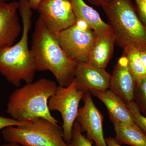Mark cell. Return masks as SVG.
I'll return each mask as SVG.
<instances>
[{"label": "cell", "mask_w": 146, "mask_h": 146, "mask_svg": "<svg viewBox=\"0 0 146 146\" xmlns=\"http://www.w3.org/2000/svg\"><path fill=\"white\" fill-rule=\"evenodd\" d=\"M30 50L36 71H49L60 86L72 83L78 63L65 52L40 16L35 23Z\"/></svg>", "instance_id": "1"}, {"label": "cell", "mask_w": 146, "mask_h": 146, "mask_svg": "<svg viewBox=\"0 0 146 146\" xmlns=\"http://www.w3.org/2000/svg\"><path fill=\"white\" fill-rule=\"evenodd\" d=\"M18 10L23 23V34L20 40L11 46L0 47V73L16 87L22 81L33 82L36 68L28 45L32 25V8L28 0H19Z\"/></svg>", "instance_id": "2"}, {"label": "cell", "mask_w": 146, "mask_h": 146, "mask_svg": "<svg viewBox=\"0 0 146 146\" xmlns=\"http://www.w3.org/2000/svg\"><path fill=\"white\" fill-rule=\"evenodd\" d=\"M57 87L54 81L46 78L27 83L10 95L7 112L11 118L21 121L42 118L58 123L48 107L49 100L55 93Z\"/></svg>", "instance_id": "3"}, {"label": "cell", "mask_w": 146, "mask_h": 146, "mask_svg": "<svg viewBox=\"0 0 146 146\" xmlns=\"http://www.w3.org/2000/svg\"><path fill=\"white\" fill-rule=\"evenodd\" d=\"M102 8L116 44L123 49L133 47L140 51L146 50V27L132 0H112Z\"/></svg>", "instance_id": "4"}, {"label": "cell", "mask_w": 146, "mask_h": 146, "mask_svg": "<svg viewBox=\"0 0 146 146\" xmlns=\"http://www.w3.org/2000/svg\"><path fill=\"white\" fill-rule=\"evenodd\" d=\"M2 133L6 142L22 146H69L63 138L62 127L42 118L6 128Z\"/></svg>", "instance_id": "5"}, {"label": "cell", "mask_w": 146, "mask_h": 146, "mask_svg": "<svg viewBox=\"0 0 146 146\" xmlns=\"http://www.w3.org/2000/svg\"><path fill=\"white\" fill-rule=\"evenodd\" d=\"M84 95V93L78 89L74 79L68 86H57L55 93L49 100L50 110L57 111L61 115L63 138L68 144L72 138L73 127L79 109V106Z\"/></svg>", "instance_id": "6"}, {"label": "cell", "mask_w": 146, "mask_h": 146, "mask_svg": "<svg viewBox=\"0 0 146 146\" xmlns=\"http://www.w3.org/2000/svg\"><path fill=\"white\" fill-rule=\"evenodd\" d=\"M55 36L68 55L80 63L88 61L97 35L84 21L76 19L74 25Z\"/></svg>", "instance_id": "7"}, {"label": "cell", "mask_w": 146, "mask_h": 146, "mask_svg": "<svg viewBox=\"0 0 146 146\" xmlns=\"http://www.w3.org/2000/svg\"><path fill=\"white\" fill-rule=\"evenodd\" d=\"M36 10L55 35L76 22L71 0H42Z\"/></svg>", "instance_id": "8"}, {"label": "cell", "mask_w": 146, "mask_h": 146, "mask_svg": "<svg viewBox=\"0 0 146 146\" xmlns=\"http://www.w3.org/2000/svg\"><path fill=\"white\" fill-rule=\"evenodd\" d=\"M82 100L84 105L79 109L76 121L95 146H108L103 127L104 116L94 104L91 93L84 94Z\"/></svg>", "instance_id": "9"}, {"label": "cell", "mask_w": 146, "mask_h": 146, "mask_svg": "<svg viewBox=\"0 0 146 146\" xmlns=\"http://www.w3.org/2000/svg\"><path fill=\"white\" fill-rule=\"evenodd\" d=\"M111 75L105 69L98 68L89 62L78 63L74 79L78 89L83 93L109 89Z\"/></svg>", "instance_id": "10"}, {"label": "cell", "mask_w": 146, "mask_h": 146, "mask_svg": "<svg viewBox=\"0 0 146 146\" xmlns=\"http://www.w3.org/2000/svg\"><path fill=\"white\" fill-rule=\"evenodd\" d=\"M136 86V80L129 68L127 59L123 55L115 65L109 89L127 104L134 101Z\"/></svg>", "instance_id": "11"}, {"label": "cell", "mask_w": 146, "mask_h": 146, "mask_svg": "<svg viewBox=\"0 0 146 146\" xmlns=\"http://www.w3.org/2000/svg\"><path fill=\"white\" fill-rule=\"evenodd\" d=\"M18 3L0 0V47L11 46L18 38L23 27L18 15Z\"/></svg>", "instance_id": "12"}, {"label": "cell", "mask_w": 146, "mask_h": 146, "mask_svg": "<svg viewBox=\"0 0 146 146\" xmlns=\"http://www.w3.org/2000/svg\"><path fill=\"white\" fill-rule=\"evenodd\" d=\"M91 95L96 97L107 108L112 123L133 124L135 123L127 104L110 89L106 91H91Z\"/></svg>", "instance_id": "13"}, {"label": "cell", "mask_w": 146, "mask_h": 146, "mask_svg": "<svg viewBox=\"0 0 146 146\" xmlns=\"http://www.w3.org/2000/svg\"><path fill=\"white\" fill-rule=\"evenodd\" d=\"M115 44L112 32L97 35L87 62L98 68L105 69L112 57Z\"/></svg>", "instance_id": "14"}, {"label": "cell", "mask_w": 146, "mask_h": 146, "mask_svg": "<svg viewBox=\"0 0 146 146\" xmlns=\"http://www.w3.org/2000/svg\"><path fill=\"white\" fill-rule=\"evenodd\" d=\"M76 19L84 21L97 35L112 32L108 24L102 20L99 13L84 0H71Z\"/></svg>", "instance_id": "15"}, {"label": "cell", "mask_w": 146, "mask_h": 146, "mask_svg": "<svg viewBox=\"0 0 146 146\" xmlns=\"http://www.w3.org/2000/svg\"><path fill=\"white\" fill-rule=\"evenodd\" d=\"M115 140L120 145L146 146V134L136 123L133 124L114 123Z\"/></svg>", "instance_id": "16"}, {"label": "cell", "mask_w": 146, "mask_h": 146, "mask_svg": "<svg viewBox=\"0 0 146 146\" xmlns=\"http://www.w3.org/2000/svg\"><path fill=\"white\" fill-rule=\"evenodd\" d=\"M123 50V55L127 59L129 68L136 83L146 76V71L141 59V51L133 47H128Z\"/></svg>", "instance_id": "17"}, {"label": "cell", "mask_w": 146, "mask_h": 146, "mask_svg": "<svg viewBox=\"0 0 146 146\" xmlns=\"http://www.w3.org/2000/svg\"><path fill=\"white\" fill-rule=\"evenodd\" d=\"M134 99L137 98L138 108L146 117V76L136 83Z\"/></svg>", "instance_id": "18"}, {"label": "cell", "mask_w": 146, "mask_h": 146, "mask_svg": "<svg viewBox=\"0 0 146 146\" xmlns=\"http://www.w3.org/2000/svg\"><path fill=\"white\" fill-rule=\"evenodd\" d=\"M93 143L82 133L79 124L76 121L73 127L69 146H93Z\"/></svg>", "instance_id": "19"}, {"label": "cell", "mask_w": 146, "mask_h": 146, "mask_svg": "<svg viewBox=\"0 0 146 146\" xmlns=\"http://www.w3.org/2000/svg\"><path fill=\"white\" fill-rule=\"evenodd\" d=\"M127 104L134 121L146 134V117L141 113L135 102H131Z\"/></svg>", "instance_id": "20"}, {"label": "cell", "mask_w": 146, "mask_h": 146, "mask_svg": "<svg viewBox=\"0 0 146 146\" xmlns=\"http://www.w3.org/2000/svg\"><path fill=\"white\" fill-rule=\"evenodd\" d=\"M28 122L21 121L12 118L0 116V131L11 126H16L25 124Z\"/></svg>", "instance_id": "21"}, {"label": "cell", "mask_w": 146, "mask_h": 146, "mask_svg": "<svg viewBox=\"0 0 146 146\" xmlns=\"http://www.w3.org/2000/svg\"><path fill=\"white\" fill-rule=\"evenodd\" d=\"M134 1L138 16L146 27V0H134Z\"/></svg>", "instance_id": "22"}, {"label": "cell", "mask_w": 146, "mask_h": 146, "mask_svg": "<svg viewBox=\"0 0 146 146\" xmlns=\"http://www.w3.org/2000/svg\"><path fill=\"white\" fill-rule=\"evenodd\" d=\"M89 2L93 5L102 7L108 4L112 0H87Z\"/></svg>", "instance_id": "23"}, {"label": "cell", "mask_w": 146, "mask_h": 146, "mask_svg": "<svg viewBox=\"0 0 146 146\" xmlns=\"http://www.w3.org/2000/svg\"><path fill=\"white\" fill-rule=\"evenodd\" d=\"M105 140L108 146H122L121 145L118 143L115 138L109 137L105 138Z\"/></svg>", "instance_id": "24"}, {"label": "cell", "mask_w": 146, "mask_h": 146, "mask_svg": "<svg viewBox=\"0 0 146 146\" xmlns=\"http://www.w3.org/2000/svg\"><path fill=\"white\" fill-rule=\"evenodd\" d=\"M29 3L32 9L36 10L38 5L42 0H28Z\"/></svg>", "instance_id": "25"}, {"label": "cell", "mask_w": 146, "mask_h": 146, "mask_svg": "<svg viewBox=\"0 0 146 146\" xmlns=\"http://www.w3.org/2000/svg\"><path fill=\"white\" fill-rule=\"evenodd\" d=\"M141 56L144 68L146 71V50L141 51Z\"/></svg>", "instance_id": "26"}, {"label": "cell", "mask_w": 146, "mask_h": 146, "mask_svg": "<svg viewBox=\"0 0 146 146\" xmlns=\"http://www.w3.org/2000/svg\"><path fill=\"white\" fill-rule=\"evenodd\" d=\"M1 146H22L21 145L16 143H8L7 144H4Z\"/></svg>", "instance_id": "27"}, {"label": "cell", "mask_w": 146, "mask_h": 146, "mask_svg": "<svg viewBox=\"0 0 146 146\" xmlns=\"http://www.w3.org/2000/svg\"><path fill=\"white\" fill-rule=\"evenodd\" d=\"M1 1H7V0H1Z\"/></svg>", "instance_id": "28"}]
</instances>
